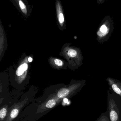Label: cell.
Here are the masks:
<instances>
[{"mask_svg":"<svg viewBox=\"0 0 121 121\" xmlns=\"http://www.w3.org/2000/svg\"><path fill=\"white\" fill-rule=\"evenodd\" d=\"M109 89L107 92V111L109 121H121V97Z\"/></svg>","mask_w":121,"mask_h":121,"instance_id":"cell-1","label":"cell"},{"mask_svg":"<svg viewBox=\"0 0 121 121\" xmlns=\"http://www.w3.org/2000/svg\"><path fill=\"white\" fill-rule=\"evenodd\" d=\"M114 30V23L110 15L106 16L101 22L96 32V40L99 44L107 42Z\"/></svg>","mask_w":121,"mask_h":121,"instance_id":"cell-2","label":"cell"},{"mask_svg":"<svg viewBox=\"0 0 121 121\" xmlns=\"http://www.w3.org/2000/svg\"><path fill=\"white\" fill-rule=\"evenodd\" d=\"M13 4L22 15L28 17L31 15L32 8L27 0H11Z\"/></svg>","mask_w":121,"mask_h":121,"instance_id":"cell-3","label":"cell"},{"mask_svg":"<svg viewBox=\"0 0 121 121\" xmlns=\"http://www.w3.org/2000/svg\"><path fill=\"white\" fill-rule=\"evenodd\" d=\"M106 80L109 89L121 97V81L111 77H108Z\"/></svg>","mask_w":121,"mask_h":121,"instance_id":"cell-4","label":"cell"},{"mask_svg":"<svg viewBox=\"0 0 121 121\" xmlns=\"http://www.w3.org/2000/svg\"><path fill=\"white\" fill-rule=\"evenodd\" d=\"M55 9L59 25L63 26L65 22V20L63 7L60 0H56L55 1Z\"/></svg>","mask_w":121,"mask_h":121,"instance_id":"cell-5","label":"cell"},{"mask_svg":"<svg viewBox=\"0 0 121 121\" xmlns=\"http://www.w3.org/2000/svg\"><path fill=\"white\" fill-rule=\"evenodd\" d=\"M22 107V105H21L15 106L9 113L6 121H12L15 118Z\"/></svg>","mask_w":121,"mask_h":121,"instance_id":"cell-6","label":"cell"},{"mask_svg":"<svg viewBox=\"0 0 121 121\" xmlns=\"http://www.w3.org/2000/svg\"><path fill=\"white\" fill-rule=\"evenodd\" d=\"M69 94V91L68 89L63 88L59 90L58 92L57 96L58 98L63 99L68 96Z\"/></svg>","mask_w":121,"mask_h":121,"instance_id":"cell-7","label":"cell"},{"mask_svg":"<svg viewBox=\"0 0 121 121\" xmlns=\"http://www.w3.org/2000/svg\"><path fill=\"white\" fill-rule=\"evenodd\" d=\"M28 67V65L26 63H24L21 65L18 68L16 71V74L18 76H20L23 74L24 72L27 70Z\"/></svg>","mask_w":121,"mask_h":121,"instance_id":"cell-8","label":"cell"},{"mask_svg":"<svg viewBox=\"0 0 121 121\" xmlns=\"http://www.w3.org/2000/svg\"><path fill=\"white\" fill-rule=\"evenodd\" d=\"M108 113V111L103 113L98 118L96 121H109Z\"/></svg>","mask_w":121,"mask_h":121,"instance_id":"cell-9","label":"cell"},{"mask_svg":"<svg viewBox=\"0 0 121 121\" xmlns=\"http://www.w3.org/2000/svg\"><path fill=\"white\" fill-rule=\"evenodd\" d=\"M56 104L57 102L55 99H50L46 103L45 106L47 108L50 109L54 107Z\"/></svg>","mask_w":121,"mask_h":121,"instance_id":"cell-10","label":"cell"},{"mask_svg":"<svg viewBox=\"0 0 121 121\" xmlns=\"http://www.w3.org/2000/svg\"><path fill=\"white\" fill-rule=\"evenodd\" d=\"M78 52L76 50L73 49H70L67 52L68 56L72 58L76 57L78 56Z\"/></svg>","mask_w":121,"mask_h":121,"instance_id":"cell-11","label":"cell"},{"mask_svg":"<svg viewBox=\"0 0 121 121\" xmlns=\"http://www.w3.org/2000/svg\"><path fill=\"white\" fill-rule=\"evenodd\" d=\"M7 110L6 107H3L0 109V118L1 120L5 117L7 114Z\"/></svg>","mask_w":121,"mask_h":121,"instance_id":"cell-12","label":"cell"},{"mask_svg":"<svg viewBox=\"0 0 121 121\" xmlns=\"http://www.w3.org/2000/svg\"><path fill=\"white\" fill-rule=\"evenodd\" d=\"M54 62L55 64L58 66H62L63 65L62 61L58 59H55L54 60Z\"/></svg>","mask_w":121,"mask_h":121,"instance_id":"cell-13","label":"cell"},{"mask_svg":"<svg viewBox=\"0 0 121 121\" xmlns=\"http://www.w3.org/2000/svg\"><path fill=\"white\" fill-rule=\"evenodd\" d=\"M107 0H97V3L98 4L101 5V4H102L104 3Z\"/></svg>","mask_w":121,"mask_h":121,"instance_id":"cell-14","label":"cell"},{"mask_svg":"<svg viewBox=\"0 0 121 121\" xmlns=\"http://www.w3.org/2000/svg\"><path fill=\"white\" fill-rule=\"evenodd\" d=\"M28 60L29 62H31L32 61V58H31V57H29V58H28Z\"/></svg>","mask_w":121,"mask_h":121,"instance_id":"cell-15","label":"cell"},{"mask_svg":"<svg viewBox=\"0 0 121 121\" xmlns=\"http://www.w3.org/2000/svg\"></svg>","mask_w":121,"mask_h":121,"instance_id":"cell-16","label":"cell"}]
</instances>
